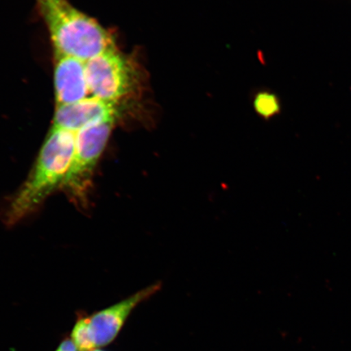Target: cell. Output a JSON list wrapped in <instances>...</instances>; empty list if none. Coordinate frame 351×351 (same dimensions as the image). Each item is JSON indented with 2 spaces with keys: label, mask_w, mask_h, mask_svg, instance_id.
I'll return each instance as SVG.
<instances>
[{
  "label": "cell",
  "mask_w": 351,
  "mask_h": 351,
  "mask_svg": "<svg viewBox=\"0 0 351 351\" xmlns=\"http://www.w3.org/2000/svg\"><path fill=\"white\" fill-rule=\"evenodd\" d=\"M75 145V133L51 127L33 168L19 191L8 202L4 221L8 226L27 217L54 192L61 190Z\"/></svg>",
  "instance_id": "6da1fadb"
},
{
  "label": "cell",
  "mask_w": 351,
  "mask_h": 351,
  "mask_svg": "<svg viewBox=\"0 0 351 351\" xmlns=\"http://www.w3.org/2000/svg\"><path fill=\"white\" fill-rule=\"evenodd\" d=\"M49 32L54 51L90 60L117 47L112 34L69 0H35Z\"/></svg>",
  "instance_id": "7a4b0ae2"
},
{
  "label": "cell",
  "mask_w": 351,
  "mask_h": 351,
  "mask_svg": "<svg viewBox=\"0 0 351 351\" xmlns=\"http://www.w3.org/2000/svg\"><path fill=\"white\" fill-rule=\"evenodd\" d=\"M86 68L91 96L144 111L138 107L147 90L148 75L137 57L115 47L86 61Z\"/></svg>",
  "instance_id": "3957f363"
},
{
  "label": "cell",
  "mask_w": 351,
  "mask_h": 351,
  "mask_svg": "<svg viewBox=\"0 0 351 351\" xmlns=\"http://www.w3.org/2000/svg\"><path fill=\"white\" fill-rule=\"evenodd\" d=\"M116 123L100 122L75 133V145L61 191L79 208H86L96 167L106 148Z\"/></svg>",
  "instance_id": "277c9868"
},
{
  "label": "cell",
  "mask_w": 351,
  "mask_h": 351,
  "mask_svg": "<svg viewBox=\"0 0 351 351\" xmlns=\"http://www.w3.org/2000/svg\"><path fill=\"white\" fill-rule=\"evenodd\" d=\"M160 288L161 284L157 282L106 308L92 314L81 313L92 349H102L112 343L136 307L156 295Z\"/></svg>",
  "instance_id": "5b68a950"
},
{
  "label": "cell",
  "mask_w": 351,
  "mask_h": 351,
  "mask_svg": "<svg viewBox=\"0 0 351 351\" xmlns=\"http://www.w3.org/2000/svg\"><path fill=\"white\" fill-rule=\"evenodd\" d=\"M138 112L134 108L114 101L90 96L79 102L56 106L52 127L77 133L96 123H118L127 113Z\"/></svg>",
  "instance_id": "8992f818"
},
{
  "label": "cell",
  "mask_w": 351,
  "mask_h": 351,
  "mask_svg": "<svg viewBox=\"0 0 351 351\" xmlns=\"http://www.w3.org/2000/svg\"><path fill=\"white\" fill-rule=\"evenodd\" d=\"M54 88L56 106L90 97L85 61L54 51Z\"/></svg>",
  "instance_id": "52a82bcc"
},
{
  "label": "cell",
  "mask_w": 351,
  "mask_h": 351,
  "mask_svg": "<svg viewBox=\"0 0 351 351\" xmlns=\"http://www.w3.org/2000/svg\"><path fill=\"white\" fill-rule=\"evenodd\" d=\"M254 107L261 117L269 119L280 112L279 99L269 92H260L254 101Z\"/></svg>",
  "instance_id": "ba28073f"
},
{
  "label": "cell",
  "mask_w": 351,
  "mask_h": 351,
  "mask_svg": "<svg viewBox=\"0 0 351 351\" xmlns=\"http://www.w3.org/2000/svg\"><path fill=\"white\" fill-rule=\"evenodd\" d=\"M55 351H81L79 350L75 344L73 343V341L70 337H65L62 341H60V343Z\"/></svg>",
  "instance_id": "9c48e42d"
},
{
  "label": "cell",
  "mask_w": 351,
  "mask_h": 351,
  "mask_svg": "<svg viewBox=\"0 0 351 351\" xmlns=\"http://www.w3.org/2000/svg\"><path fill=\"white\" fill-rule=\"evenodd\" d=\"M92 351H105V350H103L102 349H97V350H92Z\"/></svg>",
  "instance_id": "30bf717a"
}]
</instances>
